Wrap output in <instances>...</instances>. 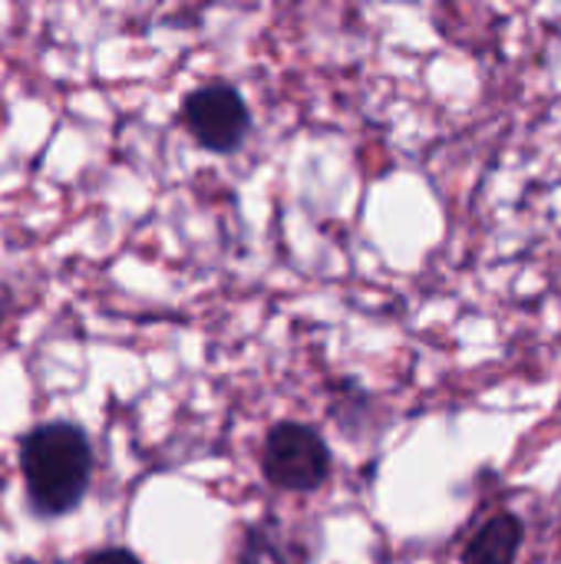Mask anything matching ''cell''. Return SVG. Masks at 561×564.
Instances as JSON below:
<instances>
[{
	"label": "cell",
	"instance_id": "cell-1",
	"mask_svg": "<svg viewBox=\"0 0 561 564\" xmlns=\"http://www.w3.org/2000/svg\"><path fill=\"white\" fill-rule=\"evenodd\" d=\"M20 473L36 516H69L93 479V449L86 433L73 423H43L30 430L20 440Z\"/></svg>",
	"mask_w": 561,
	"mask_h": 564
},
{
	"label": "cell",
	"instance_id": "cell-2",
	"mask_svg": "<svg viewBox=\"0 0 561 564\" xmlns=\"http://www.w3.org/2000/svg\"><path fill=\"white\" fill-rule=\"evenodd\" d=\"M261 473L281 492H317L331 476V449L308 423H278L261 449Z\"/></svg>",
	"mask_w": 561,
	"mask_h": 564
},
{
	"label": "cell",
	"instance_id": "cell-3",
	"mask_svg": "<svg viewBox=\"0 0 561 564\" xmlns=\"http://www.w3.org/2000/svg\"><path fill=\"white\" fill-rule=\"evenodd\" d=\"M182 122L192 139L218 155L241 149L251 129V112L245 96L228 83H208L182 99Z\"/></svg>",
	"mask_w": 561,
	"mask_h": 564
},
{
	"label": "cell",
	"instance_id": "cell-4",
	"mask_svg": "<svg viewBox=\"0 0 561 564\" xmlns=\"http://www.w3.org/2000/svg\"><path fill=\"white\" fill-rule=\"evenodd\" d=\"M526 545V522L516 512L489 516L466 542L463 564H516Z\"/></svg>",
	"mask_w": 561,
	"mask_h": 564
},
{
	"label": "cell",
	"instance_id": "cell-5",
	"mask_svg": "<svg viewBox=\"0 0 561 564\" xmlns=\"http://www.w3.org/2000/svg\"><path fill=\"white\" fill-rule=\"evenodd\" d=\"M238 564H291V552L281 542V532L274 522H261L245 532Z\"/></svg>",
	"mask_w": 561,
	"mask_h": 564
},
{
	"label": "cell",
	"instance_id": "cell-6",
	"mask_svg": "<svg viewBox=\"0 0 561 564\" xmlns=\"http://www.w3.org/2000/svg\"><path fill=\"white\" fill-rule=\"evenodd\" d=\"M83 564H142L132 552L126 549H103V552H93Z\"/></svg>",
	"mask_w": 561,
	"mask_h": 564
}]
</instances>
